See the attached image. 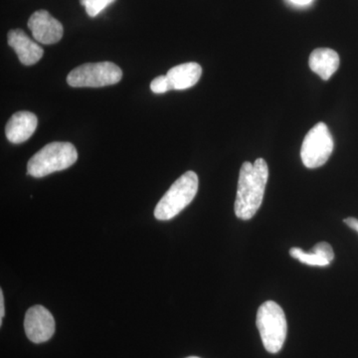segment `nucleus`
I'll return each instance as SVG.
<instances>
[{"label":"nucleus","instance_id":"1","mask_svg":"<svg viewBox=\"0 0 358 358\" xmlns=\"http://www.w3.org/2000/svg\"><path fill=\"white\" fill-rule=\"evenodd\" d=\"M268 178L267 162L257 159L253 164L246 162L240 169L235 214L242 220L253 218L262 205Z\"/></svg>","mask_w":358,"mask_h":358},{"label":"nucleus","instance_id":"2","mask_svg":"<svg viewBox=\"0 0 358 358\" xmlns=\"http://www.w3.org/2000/svg\"><path fill=\"white\" fill-rule=\"evenodd\" d=\"M77 159V150L72 143L54 141L33 155L27 164V173L33 178H44L69 169Z\"/></svg>","mask_w":358,"mask_h":358},{"label":"nucleus","instance_id":"3","mask_svg":"<svg viewBox=\"0 0 358 358\" xmlns=\"http://www.w3.org/2000/svg\"><path fill=\"white\" fill-rule=\"evenodd\" d=\"M199 190V176L187 171L171 186L155 209L157 220H171L192 203Z\"/></svg>","mask_w":358,"mask_h":358},{"label":"nucleus","instance_id":"4","mask_svg":"<svg viewBox=\"0 0 358 358\" xmlns=\"http://www.w3.org/2000/svg\"><path fill=\"white\" fill-rule=\"evenodd\" d=\"M256 324L266 350L270 353L279 352L288 331L282 308L275 301H265L257 313Z\"/></svg>","mask_w":358,"mask_h":358},{"label":"nucleus","instance_id":"5","mask_svg":"<svg viewBox=\"0 0 358 358\" xmlns=\"http://www.w3.org/2000/svg\"><path fill=\"white\" fill-rule=\"evenodd\" d=\"M122 71L112 62L87 63L71 71L67 83L73 88H100L119 83Z\"/></svg>","mask_w":358,"mask_h":358},{"label":"nucleus","instance_id":"6","mask_svg":"<svg viewBox=\"0 0 358 358\" xmlns=\"http://www.w3.org/2000/svg\"><path fill=\"white\" fill-rule=\"evenodd\" d=\"M334 138L324 122L315 124L303 138L301 157L308 169L324 166L333 154Z\"/></svg>","mask_w":358,"mask_h":358},{"label":"nucleus","instance_id":"7","mask_svg":"<svg viewBox=\"0 0 358 358\" xmlns=\"http://www.w3.org/2000/svg\"><path fill=\"white\" fill-rule=\"evenodd\" d=\"M24 329L26 336L32 343H45L55 333V320L43 306H34L26 313Z\"/></svg>","mask_w":358,"mask_h":358},{"label":"nucleus","instance_id":"8","mask_svg":"<svg viewBox=\"0 0 358 358\" xmlns=\"http://www.w3.org/2000/svg\"><path fill=\"white\" fill-rule=\"evenodd\" d=\"M27 25L31 30L34 39L44 45L57 43L62 39L64 33L60 21L54 18L46 10H38L33 13Z\"/></svg>","mask_w":358,"mask_h":358},{"label":"nucleus","instance_id":"9","mask_svg":"<svg viewBox=\"0 0 358 358\" xmlns=\"http://www.w3.org/2000/svg\"><path fill=\"white\" fill-rule=\"evenodd\" d=\"M7 41L23 65L36 64L43 57L44 51L42 47L30 39L23 30H10L7 35Z\"/></svg>","mask_w":358,"mask_h":358},{"label":"nucleus","instance_id":"10","mask_svg":"<svg viewBox=\"0 0 358 358\" xmlns=\"http://www.w3.org/2000/svg\"><path fill=\"white\" fill-rule=\"evenodd\" d=\"M38 119L33 113H15L6 124L7 140L13 143H22L29 140L36 131Z\"/></svg>","mask_w":358,"mask_h":358},{"label":"nucleus","instance_id":"11","mask_svg":"<svg viewBox=\"0 0 358 358\" xmlns=\"http://www.w3.org/2000/svg\"><path fill=\"white\" fill-rule=\"evenodd\" d=\"M341 59L333 49L317 48L312 52L308 59L310 70L327 81L338 71Z\"/></svg>","mask_w":358,"mask_h":358},{"label":"nucleus","instance_id":"12","mask_svg":"<svg viewBox=\"0 0 358 358\" xmlns=\"http://www.w3.org/2000/svg\"><path fill=\"white\" fill-rule=\"evenodd\" d=\"M201 75V66L195 62H189L171 68L167 72L166 77L171 89L186 90L196 85Z\"/></svg>","mask_w":358,"mask_h":358},{"label":"nucleus","instance_id":"13","mask_svg":"<svg viewBox=\"0 0 358 358\" xmlns=\"http://www.w3.org/2000/svg\"><path fill=\"white\" fill-rule=\"evenodd\" d=\"M289 254H291L293 258L308 266L326 267V266H329V264H331L329 261L326 260V259L317 255V254L313 253V251L308 252L307 253V252L303 251V250L296 248V247L289 250Z\"/></svg>","mask_w":358,"mask_h":358},{"label":"nucleus","instance_id":"14","mask_svg":"<svg viewBox=\"0 0 358 358\" xmlns=\"http://www.w3.org/2000/svg\"><path fill=\"white\" fill-rule=\"evenodd\" d=\"M115 1V0H80V3L85 7L90 17H96Z\"/></svg>","mask_w":358,"mask_h":358},{"label":"nucleus","instance_id":"15","mask_svg":"<svg viewBox=\"0 0 358 358\" xmlns=\"http://www.w3.org/2000/svg\"><path fill=\"white\" fill-rule=\"evenodd\" d=\"M150 90L155 94H164L173 89H171V84H169V79H167L166 75V76L155 78L152 83H150Z\"/></svg>","mask_w":358,"mask_h":358},{"label":"nucleus","instance_id":"16","mask_svg":"<svg viewBox=\"0 0 358 358\" xmlns=\"http://www.w3.org/2000/svg\"><path fill=\"white\" fill-rule=\"evenodd\" d=\"M313 253L317 254V255L322 257L326 259L329 263L333 262L334 259V250L331 248V245L327 243V242H320L315 245L312 249Z\"/></svg>","mask_w":358,"mask_h":358},{"label":"nucleus","instance_id":"17","mask_svg":"<svg viewBox=\"0 0 358 358\" xmlns=\"http://www.w3.org/2000/svg\"><path fill=\"white\" fill-rule=\"evenodd\" d=\"M343 222L348 226V227L352 228V229L357 231L358 233V219L353 217H348L343 220Z\"/></svg>","mask_w":358,"mask_h":358},{"label":"nucleus","instance_id":"18","mask_svg":"<svg viewBox=\"0 0 358 358\" xmlns=\"http://www.w3.org/2000/svg\"><path fill=\"white\" fill-rule=\"evenodd\" d=\"M4 317V299L3 292L0 291V324H2V320Z\"/></svg>","mask_w":358,"mask_h":358},{"label":"nucleus","instance_id":"19","mask_svg":"<svg viewBox=\"0 0 358 358\" xmlns=\"http://www.w3.org/2000/svg\"><path fill=\"white\" fill-rule=\"evenodd\" d=\"M292 3L296 4V6H308L313 0H289Z\"/></svg>","mask_w":358,"mask_h":358},{"label":"nucleus","instance_id":"20","mask_svg":"<svg viewBox=\"0 0 358 358\" xmlns=\"http://www.w3.org/2000/svg\"><path fill=\"white\" fill-rule=\"evenodd\" d=\"M187 358H199V357H187Z\"/></svg>","mask_w":358,"mask_h":358}]
</instances>
